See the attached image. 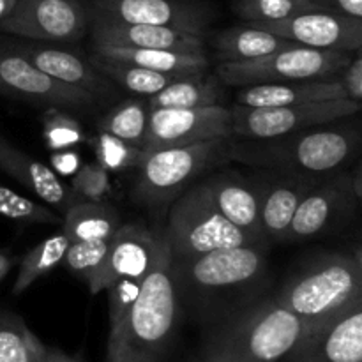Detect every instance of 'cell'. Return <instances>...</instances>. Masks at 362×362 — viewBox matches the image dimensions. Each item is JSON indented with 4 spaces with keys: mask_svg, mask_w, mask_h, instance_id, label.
Segmentation results:
<instances>
[{
    "mask_svg": "<svg viewBox=\"0 0 362 362\" xmlns=\"http://www.w3.org/2000/svg\"><path fill=\"white\" fill-rule=\"evenodd\" d=\"M173 269L182 308L209 325L262 299L271 286L267 244L173 260Z\"/></svg>",
    "mask_w": 362,
    "mask_h": 362,
    "instance_id": "obj_1",
    "label": "cell"
},
{
    "mask_svg": "<svg viewBox=\"0 0 362 362\" xmlns=\"http://www.w3.org/2000/svg\"><path fill=\"white\" fill-rule=\"evenodd\" d=\"M357 115L267 140H233L232 136L226 159L272 172L324 179L338 173L359 152L361 124Z\"/></svg>",
    "mask_w": 362,
    "mask_h": 362,
    "instance_id": "obj_2",
    "label": "cell"
},
{
    "mask_svg": "<svg viewBox=\"0 0 362 362\" xmlns=\"http://www.w3.org/2000/svg\"><path fill=\"white\" fill-rule=\"evenodd\" d=\"M180 311L173 258L161 232L136 300L122 322L110 329L106 362H161L175 338Z\"/></svg>",
    "mask_w": 362,
    "mask_h": 362,
    "instance_id": "obj_3",
    "label": "cell"
},
{
    "mask_svg": "<svg viewBox=\"0 0 362 362\" xmlns=\"http://www.w3.org/2000/svg\"><path fill=\"white\" fill-rule=\"evenodd\" d=\"M306 324L274 296L211 325L204 359L211 362H279L306 334Z\"/></svg>",
    "mask_w": 362,
    "mask_h": 362,
    "instance_id": "obj_4",
    "label": "cell"
},
{
    "mask_svg": "<svg viewBox=\"0 0 362 362\" xmlns=\"http://www.w3.org/2000/svg\"><path fill=\"white\" fill-rule=\"evenodd\" d=\"M306 329L317 327L362 299V262L343 253H322L300 264L276 292Z\"/></svg>",
    "mask_w": 362,
    "mask_h": 362,
    "instance_id": "obj_5",
    "label": "cell"
},
{
    "mask_svg": "<svg viewBox=\"0 0 362 362\" xmlns=\"http://www.w3.org/2000/svg\"><path fill=\"white\" fill-rule=\"evenodd\" d=\"M163 235L173 260H187L216 250L267 244L230 223L214 205L204 182L175 198Z\"/></svg>",
    "mask_w": 362,
    "mask_h": 362,
    "instance_id": "obj_6",
    "label": "cell"
},
{
    "mask_svg": "<svg viewBox=\"0 0 362 362\" xmlns=\"http://www.w3.org/2000/svg\"><path fill=\"white\" fill-rule=\"evenodd\" d=\"M230 138L198 141L180 147H165L144 152L140 173L134 182L133 197L147 207L170 204L180 191L216 165L226 163Z\"/></svg>",
    "mask_w": 362,
    "mask_h": 362,
    "instance_id": "obj_7",
    "label": "cell"
},
{
    "mask_svg": "<svg viewBox=\"0 0 362 362\" xmlns=\"http://www.w3.org/2000/svg\"><path fill=\"white\" fill-rule=\"evenodd\" d=\"M354 53L296 45L260 59L221 62L216 67V76L221 83L239 87L332 78L349 66Z\"/></svg>",
    "mask_w": 362,
    "mask_h": 362,
    "instance_id": "obj_8",
    "label": "cell"
},
{
    "mask_svg": "<svg viewBox=\"0 0 362 362\" xmlns=\"http://www.w3.org/2000/svg\"><path fill=\"white\" fill-rule=\"evenodd\" d=\"M232 110L233 136L247 140H267L285 136L308 127L322 126L332 120L357 115L361 103L352 99L303 103L292 106H251L235 105Z\"/></svg>",
    "mask_w": 362,
    "mask_h": 362,
    "instance_id": "obj_9",
    "label": "cell"
},
{
    "mask_svg": "<svg viewBox=\"0 0 362 362\" xmlns=\"http://www.w3.org/2000/svg\"><path fill=\"white\" fill-rule=\"evenodd\" d=\"M87 18L120 23L158 25L204 35L216 18L205 0H81Z\"/></svg>",
    "mask_w": 362,
    "mask_h": 362,
    "instance_id": "obj_10",
    "label": "cell"
},
{
    "mask_svg": "<svg viewBox=\"0 0 362 362\" xmlns=\"http://www.w3.org/2000/svg\"><path fill=\"white\" fill-rule=\"evenodd\" d=\"M357 202L352 177L346 173L324 177L300 200L281 243H304L334 232L352 219Z\"/></svg>",
    "mask_w": 362,
    "mask_h": 362,
    "instance_id": "obj_11",
    "label": "cell"
},
{
    "mask_svg": "<svg viewBox=\"0 0 362 362\" xmlns=\"http://www.w3.org/2000/svg\"><path fill=\"white\" fill-rule=\"evenodd\" d=\"M0 30L34 41L76 42L88 32L87 9L81 0H16Z\"/></svg>",
    "mask_w": 362,
    "mask_h": 362,
    "instance_id": "obj_12",
    "label": "cell"
},
{
    "mask_svg": "<svg viewBox=\"0 0 362 362\" xmlns=\"http://www.w3.org/2000/svg\"><path fill=\"white\" fill-rule=\"evenodd\" d=\"M0 95L62 110L88 108L98 99L42 73L6 41L0 45Z\"/></svg>",
    "mask_w": 362,
    "mask_h": 362,
    "instance_id": "obj_13",
    "label": "cell"
},
{
    "mask_svg": "<svg viewBox=\"0 0 362 362\" xmlns=\"http://www.w3.org/2000/svg\"><path fill=\"white\" fill-rule=\"evenodd\" d=\"M232 110L221 105L204 108L148 110L144 152L198 141L232 138Z\"/></svg>",
    "mask_w": 362,
    "mask_h": 362,
    "instance_id": "obj_14",
    "label": "cell"
},
{
    "mask_svg": "<svg viewBox=\"0 0 362 362\" xmlns=\"http://www.w3.org/2000/svg\"><path fill=\"white\" fill-rule=\"evenodd\" d=\"M246 23L310 48L357 52L362 46V20L332 11H308L283 20Z\"/></svg>",
    "mask_w": 362,
    "mask_h": 362,
    "instance_id": "obj_15",
    "label": "cell"
},
{
    "mask_svg": "<svg viewBox=\"0 0 362 362\" xmlns=\"http://www.w3.org/2000/svg\"><path fill=\"white\" fill-rule=\"evenodd\" d=\"M279 362H362V299L306 331Z\"/></svg>",
    "mask_w": 362,
    "mask_h": 362,
    "instance_id": "obj_16",
    "label": "cell"
},
{
    "mask_svg": "<svg viewBox=\"0 0 362 362\" xmlns=\"http://www.w3.org/2000/svg\"><path fill=\"white\" fill-rule=\"evenodd\" d=\"M161 232L140 221L122 223L110 240V250L94 278L87 283L92 296L108 290L113 283L129 276H145L151 269Z\"/></svg>",
    "mask_w": 362,
    "mask_h": 362,
    "instance_id": "obj_17",
    "label": "cell"
},
{
    "mask_svg": "<svg viewBox=\"0 0 362 362\" xmlns=\"http://www.w3.org/2000/svg\"><path fill=\"white\" fill-rule=\"evenodd\" d=\"M204 186L216 207L230 223L253 237L267 240L260 221V177H244L226 170L207 177Z\"/></svg>",
    "mask_w": 362,
    "mask_h": 362,
    "instance_id": "obj_18",
    "label": "cell"
},
{
    "mask_svg": "<svg viewBox=\"0 0 362 362\" xmlns=\"http://www.w3.org/2000/svg\"><path fill=\"white\" fill-rule=\"evenodd\" d=\"M88 34L92 37V45L205 52L204 35L189 34L170 27H158V25L120 23V21L88 18Z\"/></svg>",
    "mask_w": 362,
    "mask_h": 362,
    "instance_id": "obj_19",
    "label": "cell"
},
{
    "mask_svg": "<svg viewBox=\"0 0 362 362\" xmlns=\"http://www.w3.org/2000/svg\"><path fill=\"white\" fill-rule=\"evenodd\" d=\"M23 59L34 64L42 73L49 74L62 83L73 85V87L87 90L99 95H108L113 90L112 83L103 73H99L90 60H85L78 53L69 52L55 46H39V45H11Z\"/></svg>",
    "mask_w": 362,
    "mask_h": 362,
    "instance_id": "obj_20",
    "label": "cell"
},
{
    "mask_svg": "<svg viewBox=\"0 0 362 362\" xmlns=\"http://www.w3.org/2000/svg\"><path fill=\"white\" fill-rule=\"evenodd\" d=\"M320 179L272 172L262 175L260 221L267 240L281 243L300 200Z\"/></svg>",
    "mask_w": 362,
    "mask_h": 362,
    "instance_id": "obj_21",
    "label": "cell"
},
{
    "mask_svg": "<svg viewBox=\"0 0 362 362\" xmlns=\"http://www.w3.org/2000/svg\"><path fill=\"white\" fill-rule=\"evenodd\" d=\"M0 170L23 184L45 204L62 212H66V209L76 200L71 187L66 186L49 166L35 161L23 151L11 145L6 138L0 140Z\"/></svg>",
    "mask_w": 362,
    "mask_h": 362,
    "instance_id": "obj_22",
    "label": "cell"
},
{
    "mask_svg": "<svg viewBox=\"0 0 362 362\" xmlns=\"http://www.w3.org/2000/svg\"><path fill=\"white\" fill-rule=\"evenodd\" d=\"M349 99L338 76L318 78V80L285 81V83L247 85L239 90L237 105L260 108V106H292L303 103Z\"/></svg>",
    "mask_w": 362,
    "mask_h": 362,
    "instance_id": "obj_23",
    "label": "cell"
},
{
    "mask_svg": "<svg viewBox=\"0 0 362 362\" xmlns=\"http://www.w3.org/2000/svg\"><path fill=\"white\" fill-rule=\"evenodd\" d=\"M92 53L101 59L120 60V62L133 64L145 69L159 71V73L198 74L205 73L209 67L205 52H173V49L92 45Z\"/></svg>",
    "mask_w": 362,
    "mask_h": 362,
    "instance_id": "obj_24",
    "label": "cell"
},
{
    "mask_svg": "<svg viewBox=\"0 0 362 362\" xmlns=\"http://www.w3.org/2000/svg\"><path fill=\"white\" fill-rule=\"evenodd\" d=\"M296 45L297 42L288 41L272 32L262 30L246 21L243 25L219 30L212 37L216 57L221 62H243V60L260 59V57L271 55V53Z\"/></svg>",
    "mask_w": 362,
    "mask_h": 362,
    "instance_id": "obj_25",
    "label": "cell"
},
{
    "mask_svg": "<svg viewBox=\"0 0 362 362\" xmlns=\"http://www.w3.org/2000/svg\"><path fill=\"white\" fill-rule=\"evenodd\" d=\"M122 219L113 205L105 202L74 200L64 212L62 232L71 243L112 239Z\"/></svg>",
    "mask_w": 362,
    "mask_h": 362,
    "instance_id": "obj_26",
    "label": "cell"
},
{
    "mask_svg": "<svg viewBox=\"0 0 362 362\" xmlns=\"http://www.w3.org/2000/svg\"><path fill=\"white\" fill-rule=\"evenodd\" d=\"M223 87L218 76H205V73L189 74L173 81L168 87L151 95L148 110L156 108H204L219 105Z\"/></svg>",
    "mask_w": 362,
    "mask_h": 362,
    "instance_id": "obj_27",
    "label": "cell"
},
{
    "mask_svg": "<svg viewBox=\"0 0 362 362\" xmlns=\"http://www.w3.org/2000/svg\"><path fill=\"white\" fill-rule=\"evenodd\" d=\"M90 64L105 74L110 81H115L126 90L133 92L138 95H154L165 87H168L173 81L180 80L189 74H177V73H159V71L145 69V67L133 66V64L120 62V60L101 59V57L90 55Z\"/></svg>",
    "mask_w": 362,
    "mask_h": 362,
    "instance_id": "obj_28",
    "label": "cell"
},
{
    "mask_svg": "<svg viewBox=\"0 0 362 362\" xmlns=\"http://www.w3.org/2000/svg\"><path fill=\"white\" fill-rule=\"evenodd\" d=\"M71 240L67 239L66 233L59 232L53 233L52 237L39 243L37 246L32 247L20 262V269H18V276L14 279L13 293L20 296L30 285H34L39 278L52 272L53 269L59 267L62 264L66 251L69 247Z\"/></svg>",
    "mask_w": 362,
    "mask_h": 362,
    "instance_id": "obj_29",
    "label": "cell"
},
{
    "mask_svg": "<svg viewBox=\"0 0 362 362\" xmlns=\"http://www.w3.org/2000/svg\"><path fill=\"white\" fill-rule=\"evenodd\" d=\"M45 350L23 318L0 308V362H39Z\"/></svg>",
    "mask_w": 362,
    "mask_h": 362,
    "instance_id": "obj_30",
    "label": "cell"
},
{
    "mask_svg": "<svg viewBox=\"0 0 362 362\" xmlns=\"http://www.w3.org/2000/svg\"><path fill=\"white\" fill-rule=\"evenodd\" d=\"M148 106L140 99H127L110 110L101 120L99 129L113 134L126 144L141 147L147 133Z\"/></svg>",
    "mask_w": 362,
    "mask_h": 362,
    "instance_id": "obj_31",
    "label": "cell"
},
{
    "mask_svg": "<svg viewBox=\"0 0 362 362\" xmlns=\"http://www.w3.org/2000/svg\"><path fill=\"white\" fill-rule=\"evenodd\" d=\"M232 7L244 21H274L308 11H325L313 0H233Z\"/></svg>",
    "mask_w": 362,
    "mask_h": 362,
    "instance_id": "obj_32",
    "label": "cell"
},
{
    "mask_svg": "<svg viewBox=\"0 0 362 362\" xmlns=\"http://www.w3.org/2000/svg\"><path fill=\"white\" fill-rule=\"evenodd\" d=\"M42 136L49 151H71L87 140L81 124L62 108H48L42 115Z\"/></svg>",
    "mask_w": 362,
    "mask_h": 362,
    "instance_id": "obj_33",
    "label": "cell"
},
{
    "mask_svg": "<svg viewBox=\"0 0 362 362\" xmlns=\"http://www.w3.org/2000/svg\"><path fill=\"white\" fill-rule=\"evenodd\" d=\"M0 216L23 225H55L62 219L52 209L18 194L9 187L0 186Z\"/></svg>",
    "mask_w": 362,
    "mask_h": 362,
    "instance_id": "obj_34",
    "label": "cell"
},
{
    "mask_svg": "<svg viewBox=\"0 0 362 362\" xmlns=\"http://www.w3.org/2000/svg\"><path fill=\"white\" fill-rule=\"evenodd\" d=\"M110 240H80V243H71L66 251L62 264L69 269L73 274L83 279L85 283L94 278L95 272L105 264V258L110 250Z\"/></svg>",
    "mask_w": 362,
    "mask_h": 362,
    "instance_id": "obj_35",
    "label": "cell"
},
{
    "mask_svg": "<svg viewBox=\"0 0 362 362\" xmlns=\"http://www.w3.org/2000/svg\"><path fill=\"white\" fill-rule=\"evenodd\" d=\"M94 151L98 156V163L108 172L129 170L140 165L144 158V148L126 144L105 131H101L94 138Z\"/></svg>",
    "mask_w": 362,
    "mask_h": 362,
    "instance_id": "obj_36",
    "label": "cell"
},
{
    "mask_svg": "<svg viewBox=\"0 0 362 362\" xmlns=\"http://www.w3.org/2000/svg\"><path fill=\"white\" fill-rule=\"evenodd\" d=\"M71 191L76 200L101 202L110 191V172L99 163H87L74 173Z\"/></svg>",
    "mask_w": 362,
    "mask_h": 362,
    "instance_id": "obj_37",
    "label": "cell"
},
{
    "mask_svg": "<svg viewBox=\"0 0 362 362\" xmlns=\"http://www.w3.org/2000/svg\"><path fill=\"white\" fill-rule=\"evenodd\" d=\"M145 276H129V278L119 279V281L110 286V329H115L122 322V318L126 317L127 311L131 310L138 293H140Z\"/></svg>",
    "mask_w": 362,
    "mask_h": 362,
    "instance_id": "obj_38",
    "label": "cell"
},
{
    "mask_svg": "<svg viewBox=\"0 0 362 362\" xmlns=\"http://www.w3.org/2000/svg\"><path fill=\"white\" fill-rule=\"evenodd\" d=\"M338 80L345 90L346 98L352 101H362V59L361 49H357L350 59L349 66L338 74Z\"/></svg>",
    "mask_w": 362,
    "mask_h": 362,
    "instance_id": "obj_39",
    "label": "cell"
},
{
    "mask_svg": "<svg viewBox=\"0 0 362 362\" xmlns=\"http://www.w3.org/2000/svg\"><path fill=\"white\" fill-rule=\"evenodd\" d=\"M325 11L362 20V0H313Z\"/></svg>",
    "mask_w": 362,
    "mask_h": 362,
    "instance_id": "obj_40",
    "label": "cell"
},
{
    "mask_svg": "<svg viewBox=\"0 0 362 362\" xmlns=\"http://www.w3.org/2000/svg\"><path fill=\"white\" fill-rule=\"evenodd\" d=\"M52 163H53V166H57V168H59L62 173H73L80 168V158L74 154L73 148H71V151L55 152Z\"/></svg>",
    "mask_w": 362,
    "mask_h": 362,
    "instance_id": "obj_41",
    "label": "cell"
},
{
    "mask_svg": "<svg viewBox=\"0 0 362 362\" xmlns=\"http://www.w3.org/2000/svg\"><path fill=\"white\" fill-rule=\"evenodd\" d=\"M39 362H81V361L76 359V357H71L67 356V354L60 352L59 349H49V346H46L45 354H42V357L39 359Z\"/></svg>",
    "mask_w": 362,
    "mask_h": 362,
    "instance_id": "obj_42",
    "label": "cell"
},
{
    "mask_svg": "<svg viewBox=\"0 0 362 362\" xmlns=\"http://www.w3.org/2000/svg\"><path fill=\"white\" fill-rule=\"evenodd\" d=\"M14 265V258L9 257L6 251H0V281L9 274V271Z\"/></svg>",
    "mask_w": 362,
    "mask_h": 362,
    "instance_id": "obj_43",
    "label": "cell"
},
{
    "mask_svg": "<svg viewBox=\"0 0 362 362\" xmlns=\"http://www.w3.org/2000/svg\"><path fill=\"white\" fill-rule=\"evenodd\" d=\"M14 4H16V0H0V21H2L4 18L11 13V9L14 7Z\"/></svg>",
    "mask_w": 362,
    "mask_h": 362,
    "instance_id": "obj_44",
    "label": "cell"
},
{
    "mask_svg": "<svg viewBox=\"0 0 362 362\" xmlns=\"http://www.w3.org/2000/svg\"><path fill=\"white\" fill-rule=\"evenodd\" d=\"M202 362H211V361H207V359H204V361H202Z\"/></svg>",
    "mask_w": 362,
    "mask_h": 362,
    "instance_id": "obj_45",
    "label": "cell"
},
{
    "mask_svg": "<svg viewBox=\"0 0 362 362\" xmlns=\"http://www.w3.org/2000/svg\"><path fill=\"white\" fill-rule=\"evenodd\" d=\"M2 42H4V39H0V45H2Z\"/></svg>",
    "mask_w": 362,
    "mask_h": 362,
    "instance_id": "obj_46",
    "label": "cell"
},
{
    "mask_svg": "<svg viewBox=\"0 0 362 362\" xmlns=\"http://www.w3.org/2000/svg\"><path fill=\"white\" fill-rule=\"evenodd\" d=\"M2 138H4V136H2V134H0V140H2Z\"/></svg>",
    "mask_w": 362,
    "mask_h": 362,
    "instance_id": "obj_47",
    "label": "cell"
}]
</instances>
